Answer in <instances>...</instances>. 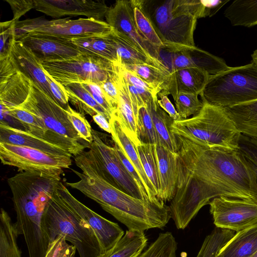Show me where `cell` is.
<instances>
[{
    "mask_svg": "<svg viewBox=\"0 0 257 257\" xmlns=\"http://www.w3.org/2000/svg\"><path fill=\"white\" fill-rule=\"evenodd\" d=\"M74 160L82 172L72 171L80 180L66 182V185L96 202L128 229L144 231L162 228L168 223L171 218L169 206L136 198L113 186L98 174L90 151L82 152Z\"/></svg>",
    "mask_w": 257,
    "mask_h": 257,
    "instance_id": "cell-1",
    "label": "cell"
},
{
    "mask_svg": "<svg viewBox=\"0 0 257 257\" xmlns=\"http://www.w3.org/2000/svg\"><path fill=\"white\" fill-rule=\"evenodd\" d=\"M176 136L178 161L188 173L224 189L234 198L255 202L254 174L239 149H208L181 136Z\"/></svg>",
    "mask_w": 257,
    "mask_h": 257,
    "instance_id": "cell-2",
    "label": "cell"
},
{
    "mask_svg": "<svg viewBox=\"0 0 257 257\" xmlns=\"http://www.w3.org/2000/svg\"><path fill=\"white\" fill-rule=\"evenodd\" d=\"M151 21L164 46L194 47L197 19L206 17L203 1H135Z\"/></svg>",
    "mask_w": 257,
    "mask_h": 257,
    "instance_id": "cell-3",
    "label": "cell"
},
{
    "mask_svg": "<svg viewBox=\"0 0 257 257\" xmlns=\"http://www.w3.org/2000/svg\"><path fill=\"white\" fill-rule=\"evenodd\" d=\"M202 102L203 107L197 114L174 120L172 132L206 148L239 150L241 134L223 108Z\"/></svg>",
    "mask_w": 257,
    "mask_h": 257,
    "instance_id": "cell-4",
    "label": "cell"
},
{
    "mask_svg": "<svg viewBox=\"0 0 257 257\" xmlns=\"http://www.w3.org/2000/svg\"><path fill=\"white\" fill-rule=\"evenodd\" d=\"M45 221L50 242L61 235L75 247L79 257L105 256L94 230L64 204L56 190L47 206Z\"/></svg>",
    "mask_w": 257,
    "mask_h": 257,
    "instance_id": "cell-5",
    "label": "cell"
},
{
    "mask_svg": "<svg viewBox=\"0 0 257 257\" xmlns=\"http://www.w3.org/2000/svg\"><path fill=\"white\" fill-rule=\"evenodd\" d=\"M201 97L202 101L221 107L257 99V63L210 75Z\"/></svg>",
    "mask_w": 257,
    "mask_h": 257,
    "instance_id": "cell-6",
    "label": "cell"
},
{
    "mask_svg": "<svg viewBox=\"0 0 257 257\" xmlns=\"http://www.w3.org/2000/svg\"><path fill=\"white\" fill-rule=\"evenodd\" d=\"M178 183L169 206L176 227L184 229L199 211L219 196L234 198L227 191L200 180L188 173L177 160Z\"/></svg>",
    "mask_w": 257,
    "mask_h": 257,
    "instance_id": "cell-7",
    "label": "cell"
},
{
    "mask_svg": "<svg viewBox=\"0 0 257 257\" xmlns=\"http://www.w3.org/2000/svg\"><path fill=\"white\" fill-rule=\"evenodd\" d=\"M40 64L45 72L63 85L85 82L99 85L113 74L118 66L102 58L85 54Z\"/></svg>",
    "mask_w": 257,
    "mask_h": 257,
    "instance_id": "cell-8",
    "label": "cell"
},
{
    "mask_svg": "<svg viewBox=\"0 0 257 257\" xmlns=\"http://www.w3.org/2000/svg\"><path fill=\"white\" fill-rule=\"evenodd\" d=\"M92 134L93 142L89 144V149L98 174L121 191L144 200L137 184L121 161L114 143L110 146L106 134L93 129Z\"/></svg>",
    "mask_w": 257,
    "mask_h": 257,
    "instance_id": "cell-9",
    "label": "cell"
},
{
    "mask_svg": "<svg viewBox=\"0 0 257 257\" xmlns=\"http://www.w3.org/2000/svg\"><path fill=\"white\" fill-rule=\"evenodd\" d=\"M71 156L55 155L29 147L0 142V159L4 165L15 167L20 172L36 171L56 176L72 165Z\"/></svg>",
    "mask_w": 257,
    "mask_h": 257,
    "instance_id": "cell-10",
    "label": "cell"
},
{
    "mask_svg": "<svg viewBox=\"0 0 257 257\" xmlns=\"http://www.w3.org/2000/svg\"><path fill=\"white\" fill-rule=\"evenodd\" d=\"M18 107L40 117L49 130L82 144H88L81 139L69 120L66 110L33 82L28 98Z\"/></svg>",
    "mask_w": 257,
    "mask_h": 257,
    "instance_id": "cell-11",
    "label": "cell"
},
{
    "mask_svg": "<svg viewBox=\"0 0 257 257\" xmlns=\"http://www.w3.org/2000/svg\"><path fill=\"white\" fill-rule=\"evenodd\" d=\"M209 205L216 227L236 232L257 223V203L253 200L221 196Z\"/></svg>",
    "mask_w": 257,
    "mask_h": 257,
    "instance_id": "cell-12",
    "label": "cell"
},
{
    "mask_svg": "<svg viewBox=\"0 0 257 257\" xmlns=\"http://www.w3.org/2000/svg\"><path fill=\"white\" fill-rule=\"evenodd\" d=\"M56 192L64 204L94 230L106 255L122 237L123 230L116 223L106 219L78 201L61 181L57 185Z\"/></svg>",
    "mask_w": 257,
    "mask_h": 257,
    "instance_id": "cell-13",
    "label": "cell"
},
{
    "mask_svg": "<svg viewBox=\"0 0 257 257\" xmlns=\"http://www.w3.org/2000/svg\"><path fill=\"white\" fill-rule=\"evenodd\" d=\"M105 20L113 31L125 36L145 54L162 62L160 49L153 46L139 33L130 1H116L114 5L109 8Z\"/></svg>",
    "mask_w": 257,
    "mask_h": 257,
    "instance_id": "cell-14",
    "label": "cell"
},
{
    "mask_svg": "<svg viewBox=\"0 0 257 257\" xmlns=\"http://www.w3.org/2000/svg\"><path fill=\"white\" fill-rule=\"evenodd\" d=\"M34 9L53 18L83 16L103 21L109 7L104 1L85 0H34Z\"/></svg>",
    "mask_w": 257,
    "mask_h": 257,
    "instance_id": "cell-15",
    "label": "cell"
},
{
    "mask_svg": "<svg viewBox=\"0 0 257 257\" xmlns=\"http://www.w3.org/2000/svg\"><path fill=\"white\" fill-rule=\"evenodd\" d=\"M111 32V27L104 21L90 18L70 20L69 18H66L58 19L55 24L31 33L70 40L88 37L108 36Z\"/></svg>",
    "mask_w": 257,
    "mask_h": 257,
    "instance_id": "cell-16",
    "label": "cell"
},
{
    "mask_svg": "<svg viewBox=\"0 0 257 257\" xmlns=\"http://www.w3.org/2000/svg\"><path fill=\"white\" fill-rule=\"evenodd\" d=\"M40 62L66 60L81 53L68 40L29 33L20 39Z\"/></svg>",
    "mask_w": 257,
    "mask_h": 257,
    "instance_id": "cell-17",
    "label": "cell"
},
{
    "mask_svg": "<svg viewBox=\"0 0 257 257\" xmlns=\"http://www.w3.org/2000/svg\"><path fill=\"white\" fill-rule=\"evenodd\" d=\"M9 54L18 71L29 77L45 93L55 101L45 71L33 52L20 40H16L12 36Z\"/></svg>",
    "mask_w": 257,
    "mask_h": 257,
    "instance_id": "cell-18",
    "label": "cell"
},
{
    "mask_svg": "<svg viewBox=\"0 0 257 257\" xmlns=\"http://www.w3.org/2000/svg\"><path fill=\"white\" fill-rule=\"evenodd\" d=\"M160 181L158 199L165 203L174 198L178 183L177 154L163 145H156Z\"/></svg>",
    "mask_w": 257,
    "mask_h": 257,
    "instance_id": "cell-19",
    "label": "cell"
},
{
    "mask_svg": "<svg viewBox=\"0 0 257 257\" xmlns=\"http://www.w3.org/2000/svg\"><path fill=\"white\" fill-rule=\"evenodd\" d=\"M0 142L29 147L49 154L73 157L65 149L58 145L1 122Z\"/></svg>",
    "mask_w": 257,
    "mask_h": 257,
    "instance_id": "cell-20",
    "label": "cell"
},
{
    "mask_svg": "<svg viewBox=\"0 0 257 257\" xmlns=\"http://www.w3.org/2000/svg\"><path fill=\"white\" fill-rule=\"evenodd\" d=\"M109 123L112 141L117 145L138 172L145 185L150 201L154 202H162L158 199L156 191L143 169L135 144L124 133L117 119L113 114L111 116Z\"/></svg>",
    "mask_w": 257,
    "mask_h": 257,
    "instance_id": "cell-21",
    "label": "cell"
},
{
    "mask_svg": "<svg viewBox=\"0 0 257 257\" xmlns=\"http://www.w3.org/2000/svg\"><path fill=\"white\" fill-rule=\"evenodd\" d=\"M210 75L204 70L190 67L170 72L167 89L160 92L173 97L179 92L193 93L201 95Z\"/></svg>",
    "mask_w": 257,
    "mask_h": 257,
    "instance_id": "cell-22",
    "label": "cell"
},
{
    "mask_svg": "<svg viewBox=\"0 0 257 257\" xmlns=\"http://www.w3.org/2000/svg\"><path fill=\"white\" fill-rule=\"evenodd\" d=\"M32 85V81L20 71L1 82V112L22 104L28 98Z\"/></svg>",
    "mask_w": 257,
    "mask_h": 257,
    "instance_id": "cell-23",
    "label": "cell"
},
{
    "mask_svg": "<svg viewBox=\"0 0 257 257\" xmlns=\"http://www.w3.org/2000/svg\"><path fill=\"white\" fill-rule=\"evenodd\" d=\"M110 36L116 46L118 65H152L168 70L162 62L145 54L121 34L112 30Z\"/></svg>",
    "mask_w": 257,
    "mask_h": 257,
    "instance_id": "cell-24",
    "label": "cell"
},
{
    "mask_svg": "<svg viewBox=\"0 0 257 257\" xmlns=\"http://www.w3.org/2000/svg\"><path fill=\"white\" fill-rule=\"evenodd\" d=\"M119 95L116 109L113 113L117 119L124 133L135 144L141 143L137 137L136 119L128 95L125 79L119 67Z\"/></svg>",
    "mask_w": 257,
    "mask_h": 257,
    "instance_id": "cell-25",
    "label": "cell"
},
{
    "mask_svg": "<svg viewBox=\"0 0 257 257\" xmlns=\"http://www.w3.org/2000/svg\"><path fill=\"white\" fill-rule=\"evenodd\" d=\"M257 250V223L236 232L216 257H250Z\"/></svg>",
    "mask_w": 257,
    "mask_h": 257,
    "instance_id": "cell-26",
    "label": "cell"
},
{
    "mask_svg": "<svg viewBox=\"0 0 257 257\" xmlns=\"http://www.w3.org/2000/svg\"><path fill=\"white\" fill-rule=\"evenodd\" d=\"M82 54L96 56L118 65L116 46L110 35L69 40Z\"/></svg>",
    "mask_w": 257,
    "mask_h": 257,
    "instance_id": "cell-27",
    "label": "cell"
},
{
    "mask_svg": "<svg viewBox=\"0 0 257 257\" xmlns=\"http://www.w3.org/2000/svg\"><path fill=\"white\" fill-rule=\"evenodd\" d=\"M222 108L241 135L257 139V99Z\"/></svg>",
    "mask_w": 257,
    "mask_h": 257,
    "instance_id": "cell-28",
    "label": "cell"
},
{
    "mask_svg": "<svg viewBox=\"0 0 257 257\" xmlns=\"http://www.w3.org/2000/svg\"><path fill=\"white\" fill-rule=\"evenodd\" d=\"M69 101L84 115L88 114L92 117L97 113L104 116L109 121L111 116L93 98L81 83L74 82L64 85Z\"/></svg>",
    "mask_w": 257,
    "mask_h": 257,
    "instance_id": "cell-29",
    "label": "cell"
},
{
    "mask_svg": "<svg viewBox=\"0 0 257 257\" xmlns=\"http://www.w3.org/2000/svg\"><path fill=\"white\" fill-rule=\"evenodd\" d=\"M151 114L158 138V144L177 153L178 143L176 136L172 132L171 125L174 120L153 101L147 108Z\"/></svg>",
    "mask_w": 257,
    "mask_h": 257,
    "instance_id": "cell-30",
    "label": "cell"
},
{
    "mask_svg": "<svg viewBox=\"0 0 257 257\" xmlns=\"http://www.w3.org/2000/svg\"><path fill=\"white\" fill-rule=\"evenodd\" d=\"M147 243L144 231L128 229L105 257H138Z\"/></svg>",
    "mask_w": 257,
    "mask_h": 257,
    "instance_id": "cell-31",
    "label": "cell"
},
{
    "mask_svg": "<svg viewBox=\"0 0 257 257\" xmlns=\"http://www.w3.org/2000/svg\"><path fill=\"white\" fill-rule=\"evenodd\" d=\"M234 26L249 27L257 25V0H235L224 12Z\"/></svg>",
    "mask_w": 257,
    "mask_h": 257,
    "instance_id": "cell-32",
    "label": "cell"
},
{
    "mask_svg": "<svg viewBox=\"0 0 257 257\" xmlns=\"http://www.w3.org/2000/svg\"><path fill=\"white\" fill-rule=\"evenodd\" d=\"M15 223L8 212L1 208L0 213V257H21Z\"/></svg>",
    "mask_w": 257,
    "mask_h": 257,
    "instance_id": "cell-33",
    "label": "cell"
},
{
    "mask_svg": "<svg viewBox=\"0 0 257 257\" xmlns=\"http://www.w3.org/2000/svg\"><path fill=\"white\" fill-rule=\"evenodd\" d=\"M135 147L143 169L153 186L158 198L160 192V181L156 145L141 143Z\"/></svg>",
    "mask_w": 257,
    "mask_h": 257,
    "instance_id": "cell-34",
    "label": "cell"
},
{
    "mask_svg": "<svg viewBox=\"0 0 257 257\" xmlns=\"http://www.w3.org/2000/svg\"><path fill=\"white\" fill-rule=\"evenodd\" d=\"M146 82L154 86L160 92L167 89L170 77L168 70L152 65H123Z\"/></svg>",
    "mask_w": 257,
    "mask_h": 257,
    "instance_id": "cell-35",
    "label": "cell"
},
{
    "mask_svg": "<svg viewBox=\"0 0 257 257\" xmlns=\"http://www.w3.org/2000/svg\"><path fill=\"white\" fill-rule=\"evenodd\" d=\"M235 233L233 230L216 227L205 237L196 257H216Z\"/></svg>",
    "mask_w": 257,
    "mask_h": 257,
    "instance_id": "cell-36",
    "label": "cell"
},
{
    "mask_svg": "<svg viewBox=\"0 0 257 257\" xmlns=\"http://www.w3.org/2000/svg\"><path fill=\"white\" fill-rule=\"evenodd\" d=\"M177 243L173 234H159L156 239L138 257H176Z\"/></svg>",
    "mask_w": 257,
    "mask_h": 257,
    "instance_id": "cell-37",
    "label": "cell"
},
{
    "mask_svg": "<svg viewBox=\"0 0 257 257\" xmlns=\"http://www.w3.org/2000/svg\"><path fill=\"white\" fill-rule=\"evenodd\" d=\"M133 8L135 22L141 35L153 46L160 49L164 44L156 32L151 21L135 1H130Z\"/></svg>",
    "mask_w": 257,
    "mask_h": 257,
    "instance_id": "cell-38",
    "label": "cell"
},
{
    "mask_svg": "<svg viewBox=\"0 0 257 257\" xmlns=\"http://www.w3.org/2000/svg\"><path fill=\"white\" fill-rule=\"evenodd\" d=\"M136 125L137 137L141 143L158 144V136L151 114L146 107H142L139 109Z\"/></svg>",
    "mask_w": 257,
    "mask_h": 257,
    "instance_id": "cell-39",
    "label": "cell"
},
{
    "mask_svg": "<svg viewBox=\"0 0 257 257\" xmlns=\"http://www.w3.org/2000/svg\"><path fill=\"white\" fill-rule=\"evenodd\" d=\"M173 98L181 119L197 114L203 106V102L198 99V95L195 93L179 92Z\"/></svg>",
    "mask_w": 257,
    "mask_h": 257,
    "instance_id": "cell-40",
    "label": "cell"
},
{
    "mask_svg": "<svg viewBox=\"0 0 257 257\" xmlns=\"http://www.w3.org/2000/svg\"><path fill=\"white\" fill-rule=\"evenodd\" d=\"M65 110L69 120L81 139L90 144L93 142L92 129L84 115L74 110L70 105Z\"/></svg>",
    "mask_w": 257,
    "mask_h": 257,
    "instance_id": "cell-41",
    "label": "cell"
},
{
    "mask_svg": "<svg viewBox=\"0 0 257 257\" xmlns=\"http://www.w3.org/2000/svg\"><path fill=\"white\" fill-rule=\"evenodd\" d=\"M114 111L116 109L119 95V66L116 71L105 81L99 85Z\"/></svg>",
    "mask_w": 257,
    "mask_h": 257,
    "instance_id": "cell-42",
    "label": "cell"
},
{
    "mask_svg": "<svg viewBox=\"0 0 257 257\" xmlns=\"http://www.w3.org/2000/svg\"><path fill=\"white\" fill-rule=\"evenodd\" d=\"M76 249L69 244L65 238L59 235L50 242L45 257H74Z\"/></svg>",
    "mask_w": 257,
    "mask_h": 257,
    "instance_id": "cell-43",
    "label": "cell"
},
{
    "mask_svg": "<svg viewBox=\"0 0 257 257\" xmlns=\"http://www.w3.org/2000/svg\"><path fill=\"white\" fill-rule=\"evenodd\" d=\"M50 89L55 101L63 109L66 110L69 104V99L64 86L56 81L45 72Z\"/></svg>",
    "mask_w": 257,
    "mask_h": 257,
    "instance_id": "cell-44",
    "label": "cell"
},
{
    "mask_svg": "<svg viewBox=\"0 0 257 257\" xmlns=\"http://www.w3.org/2000/svg\"><path fill=\"white\" fill-rule=\"evenodd\" d=\"M90 94L95 101L101 106L111 117L114 110L108 102L100 86L97 84L85 82L81 83Z\"/></svg>",
    "mask_w": 257,
    "mask_h": 257,
    "instance_id": "cell-45",
    "label": "cell"
},
{
    "mask_svg": "<svg viewBox=\"0 0 257 257\" xmlns=\"http://www.w3.org/2000/svg\"><path fill=\"white\" fill-rule=\"evenodd\" d=\"M15 22L13 20L0 23V58L8 56Z\"/></svg>",
    "mask_w": 257,
    "mask_h": 257,
    "instance_id": "cell-46",
    "label": "cell"
},
{
    "mask_svg": "<svg viewBox=\"0 0 257 257\" xmlns=\"http://www.w3.org/2000/svg\"><path fill=\"white\" fill-rule=\"evenodd\" d=\"M115 149L117 152V153L122 162V164L124 166L125 168L131 175L132 177L136 182L137 184L140 191L142 194L143 199L145 201H150L148 195L147 194L146 189L145 188V185L139 176L138 172L136 170V169L133 166L131 163L128 161L125 156L124 155L123 153L121 152L120 149L118 148L117 145L114 143Z\"/></svg>",
    "mask_w": 257,
    "mask_h": 257,
    "instance_id": "cell-47",
    "label": "cell"
},
{
    "mask_svg": "<svg viewBox=\"0 0 257 257\" xmlns=\"http://www.w3.org/2000/svg\"><path fill=\"white\" fill-rule=\"evenodd\" d=\"M34 0H5L13 11L14 17L12 19L15 22L22 16L34 8Z\"/></svg>",
    "mask_w": 257,
    "mask_h": 257,
    "instance_id": "cell-48",
    "label": "cell"
},
{
    "mask_svg": "<svg viewBox=\"0 0 257 257\" xmlns=\"http://www.w3.org/2000/svg\"><path fill=\"white\" fill-rule=\"evenodd\" d=\"M239 146L246 157L257 163V139L241 135Z\"/></svg>",
    "mask_w": 257,
    "mask_h": 257,
    "instance_id": "cell-49",
    "label": "cell"
},
{
    "mask_svg": "<svg viewBox=\"0 0 257 257\" xmlns=\"http://www.w3.org/2000/svg\"><path fill=\"white\" fill-rule=\"evenodd\" d=\"M19 72L10 54L0 58V83L3 82Z\"/></svg>",
    "mask_w": 257,
    "mask_h": 257,
    "instance_id": "cell-50",
    "label": "cell"
},
{
    "mask_svg": "<svg viewBox=\"0 0 257 257\" xmlns=\"http://www.w3.org/2000/svg\"><path fill=\"white\" fill-rule=\"evenodd\" d=\"M158 104L159 106L163 109L174 120H178L181 119V118L175 108L173 104L171 103L168 95L160 92L158 94Z\"/></svg>",
    "mask_w": 257,
    "mask_h": 257,
    "instance_id": "cell-51",
    "label": "cell"
},
{
    "mask_svg": "<svg viewBox=\"0 0 257 257\" xmlns=\"http://www.w3.org/2000/svg\"><path fill=\"white\" fill-rule=\"evenodd\" d=\"M125 81L136 119L139 109L142 107H145V105L140 95L135 86L128 82L125 79Z\"/></svg>",
    "mask_w": 257,
    "mask_h": 257,
    "instance_id": "cell-52",
    "label": "cell"
},
{
    "mask_svg": "<svg viewBox=\"0 0 257 257\" xmlns=\"http://www.w3.org/2000/svg\"><path fill=\"white\" fill-rule=\"evenodd\" d=\"M94 122L103 131L111 134V126L107 118L100 113H97L92 116Z\"/></svg>",
    "mask_w": 257,
    "mask_h": 257,
    "instance_id": "cell-53",
    "label": "cell"
},
{
    "mask_svg": "<svg viewBox=\"0 0 257 257\" xmlns=\"http://www.w3.org/2000/svg\"><path fill=\"white\" fill-rule=\"evenodd\" d=\"M246 158L247 160L248 165L251 168L254 174L255 185L256 188L255 202L257 203V163H255L254 162H253V161L251 160L250 159L247 157H246Z\"/></svg>",
    "mask_w": 257,
    "mask_h": 257,
    "instance_id": "cell-54",
    "label": "cell"
},
{
    "mask_svg": "<svg viewBox=\"0 0 257 257\" xmlns=\"http://www.w3.org/2000/svg\"><path fill=\"white\" fill-rule=\"evenodd\" d=\"M252 61L257 63V49L253 52L251 55Z\"/></svg>",
    "mask_w": 257,
    "mask_h": 257,
    "instance_id": "cell-55",
    "label": "cell"
},
{
    "mask_svg": "<svg viewBox=\"0 0 257 257\" xmlns=\"http://www.w3.org/2000/svg\"><path fill=\"white\" fill-rule=\"evenodd\" d=\"M250 257H257V250L256 251V252L253 253L251 256H250Z\"/></svg>",
    "mask_w": 257,
    "mask_h": 257,
    "instance_id": "cell-56",
    "label": "cell"
}]
</instances>
